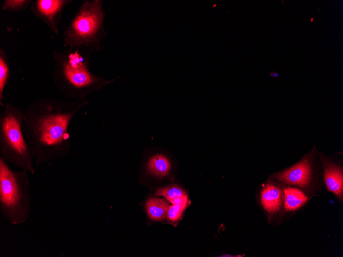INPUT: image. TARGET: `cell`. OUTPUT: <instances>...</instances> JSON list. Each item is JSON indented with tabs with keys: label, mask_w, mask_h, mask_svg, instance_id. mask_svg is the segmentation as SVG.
Returning a JSON list of instances; mask_svg holds the SVG:
<instances>
[{
	"label": "cell",
	"mask_w": 343,
	"mask_h": 257,
	"mask_svg": "<svg viewBox=\"0 0 343 257\" xmlns=\"http://www.w3.org/2000/svg\"><path fill=\"white\" fill-rule=\"evenodd\" d=\"M155 194L157 196H163L166 200L186 194L182 188L176 184L159 188Z\"/></svg>",
	"instance_id": "obj_14"
},
{
	"label": "cell",
	"mask_w": 343,
	"mask_h": 257,
	"mask_svg": "<svg viewBox=\"0 0 343 257\" xmlns=\"http://www.w3.org/2000/svg\"><path fill=\"white\" fill-rule=\"evenodd\" d=\"M172 205L187 204L188 202L187 194L167 199Z\"/></svg>",
	"instance_id": "obj_17"
},
{
	"label": "cell",
	"mask_w": 343,
	"mask_h": 257,
	"mask_svg": "<svg viewBox=\"0 0 343 257\" xmlns=\"http://www.w3.org/2000/svg\"><path fill=\"white\" fill-rule=\"evenodd\" d=\"M105 16L103 1L84 0L64 30V46L91 53L102 50V41L107 36Z\"/></svg>",
	"instance_id": "obj_3"
},
{
	"label": "cell",
	"mask_w": 343,
	"mask_h": 257,
	"mask_svg": "<svg viewBox=\"0 0 343 257\" xmlns=\"http://www.w3.org/2000/svg\"><path fill=\"white\" fill-rule=\"evenodd\" d=\"M271 75L273 77H276V76H279V74H277V73L276 72H275V71H272V72H271Z\"/></svg>",
	"instance_id": "obj_18"
},
{
	"label": "cell",
	"mask_w": 343,
	"mask_h": 257,
	"mask_svg": "<svg viewBox=\"0 0 343 257\" xmlns=\"http://www.w3.org/2000/svg\"><path fill=\"white\" fill-rule=\"evenodd\" d=\"M187 204L172 205L169 206L166 216L171 221L178 220L182 215L184 210L187 207Z\"/></svg>",
	"instance_id": "obj_16"
},
{
	"label": "cell",
	"mask_w": 343,
	"mask_h": 257,
	"mask_svg": "<svg viewBox=\"0 0 343 257\" xmlns=\"http://www.w3.org/2000/svg\"><path fill=\"white\" fill-rule=\"evenodd\" d=\"M168 207V203L164 199L158 197L149 199L145 204L149 216L155 221L165 219Z\"/></svg>",
	"instance_id": "obj_12"
},
{
	"label": "cell",
	"mask_w": 343,
	"mask_h": 257,
	"mask_svg": "<svg viewBox=\"0 0 343 257\" xmlns=\"http://www.w3.org/2000/svg\"><path fill=\"white\" fill-rule=\"evenodd\" d=\"M10 76L9 58L5 50L0 48V105L3 106L4 91Z\"/></svg>",
	"instance_id": "obj_13"
},
{
	"label": "cell",
	"mask_w": 343,
	"mask_h": 257,
	"mask_svg": "<svg viewBox=\"0 0 343 257\" xmlns=\"http://www.w3.org/2000/svg\"><path fill=\"white\" fill-rule=\"evenodd\" d=\"M72 2V0H34L31 3L30 9L34 15L57 34L62 12Z\"/></svg>",
	"instance_id": "obj_6"
},
{
	"label": "cell",
	"mask_w": 343,
	"mask_h": 257,
	"mask_svg": "<svg viewBox=\"0 0 343 257\" xmlns=\"http://www.w3.org/2000/svg\"><path fill=\"white\" fill-rule=\"evenodd\" d=\"M91 54L83 48H68L61 52L54 50V68L52 78L65 98L84 100L90 94L116 81L107 80L90 70Z\"/></svg>",
	"instance_id": "obj_2"
},
{
	"label": "cell",
	"mask_w": 343,
	"mask_h": 257,
	"mask_svg": "<svg viewBox=\"0 0 343 257\" xmlns=\"http://www.w3.org/2000/svg\"><path fill=\"white\" fill-rule=\"evenodd\" d=\"M32 0H5L2 9L10 11H20L31 5Z\"/></svg>",
	"instance_id": "obj_15"
},
{
	"label": "cell",
	"mask_w": 343,
	"mask_h": 257,
	"mask_svg": "<svg viewBox=\"0 0 343 257\" xmlns=\"http://www.w3.org/2000/svg\"><path fill=\"white\" fill-rule=\"evenodd\" d=\"M170 169V161L163 154L154 155L150 157L147 163V172L158 177L161 178L167 175Z\"/></svg>",
	"instance_id": "obj_11"
},
{
	"label": "cell",
	"mask_w": 343,
	"mask_h": 257,
	"mask_svg": "<svg viewBox=\"0 0 343 257\" xmlns=\"http://www.w3.org/2000/svg\"><path fill=\"white\" fill-rule=\"evenodd\" d=\"M323 169L324 180L328 190L335 194L339 199L343 195V172L340 167L321 156Z\"/></svg>",
	"instance_id": "obj_8"
},
{
	"label": "cell",
	"mask_w": 343,
	"mask_h": 257,
	"mask_svg": "<svg viewBox=\"0 0 343 257\" xmlns=\"http://www.w3.org/2000/svg\"><path fill=\"white\" fill-rule=\"evenodd\" d=\"M283 200L282 190L276 185L268 183L264 186L261 194V201L264 209L270 213L279 211Z\"/></svg>",
	"instance_id": "obj_9"
},
{
	"label": "cell",
	"mask_w": 343,
	"mask_h": 257,
	"mask_svg": "<svg viewBox=\"0 0 343 257\" xmlns=\"http://www.w3.org/2000/svg\"><path fill=\"white\" fill-rule=\"evenodd\" d=\"M24 112L7 103L0 114V157L8 163L34 174L33 153L23 131Z\"/></svg>",
	"instance_id": "obj_4"
},
{
	"label": "cell",
	"mask_w": 343,
	"mask_h": 257,
	"mask_svg": "<svg viewBox=\"0 0 343 257\" xmlns=\"http://www.w3.org/2000/svg\"><path fill=\"white\" fill-rule=\"evenodd\" d=\"M313 21H314V18H313V17H311V19H310V22L312 23V22H313Z\"/></svg>",
	"instance_id": "obj_19"
},
{
	"label": "cell",
	"mask_w": 343,
	"mask_h": 257,
	"mask_svg": "<svg viewBox=\"0 0 343 257\" xmlns=\"http://www.w3.org/2000/svg\"><path fill=\"white\" fill-rule=\"evenodd\" d=\"M88 104L86 100L45 97L27 107L22 127L35 167L68 155L71 146L69 124L75 114Z\"/></svg>",
	"instance_id": "obj_1"
},
{
	"label": "cell",
	"mask_w": 343,
	"mask_h": 257,
	"mask_svg": "<svg viewBox=\"0 0 343 257\" xmlns=\"http://www.w3.org/2000/svg\"><path fill=\"white\" fill-rule=\"evenodd\" d=\"M0 157V211L12 225L29 217L31 200L27 171L14 170Z\"/></svg>",
	"instance_id": "obj_5"
},
{
	"label": "cell",
	"mask_w": 343,
	"mask_h": 257,
	"mask_svg": "<svg viewBox=\"0 0 343 257\" xmlns=\"http://www.w3.org/2000/svg\"><path fill=\"white\" fill-rule=\"evenodd\" d=\"M283 200L285 209L294 211L301 207L307 201L308 197L302 191L293 187L283 189Z\"/></svg>",
	"instance_id": "obj_10"
},
{
	"label": "cell",
	"mask_w": 343,
	"mask_h": 257,
	"mask_svg": "<svg viewBox=\"0 0 343 257\" xmlns=\"http://www.w3.org/2000/svg\"><path fill=\"white\" fill-rule=\"evenodd\" d=\"M312 155L311 152L292 167L274 174L273 178L286 184L308 186L312 180Z\"/></svg>",
	"instance_id": "obj_7"
}]
</instances>
